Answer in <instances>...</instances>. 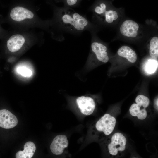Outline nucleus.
I'll return each instance as SVG.
<instances>
[{"instance_id":"39448f33","label":"nucleus","mask_w":158,"mask_h":158,"mask_svg":"<svg viewBox=\"0 0 158 158\" xmlns=\"http://www.w3.org/2000/svg\"><path fill=\"white\" fill-rule=\"evenodd\" d=\"M93 31L91 32L92 40L91 45V50L97 59L102 62L106 63L109 59L107 47L99 41L96 40Z\"/></svg>"},{"instance_id":"f3484780","label":"nucleus","mask_w":158,"mask_h":158,"mask_svg":"<svg viewBox=\"0 0 158 158\" xmlns=\"http://www.w3.org/2000/svg\"><path fill=\"white\" fill-rule=\"evenodd\" d=\"M158 67V62L154 59H149L146 63L145 69L146 72L150 74L154 73Z\"/></svg>"},{"instance_id":"f8f14e48","label":"nucleus","mask_w":158,"mask_h":158,"mask_svg":"<svg viewBox=\"0 0 158 158\" xmlns=\"http://www.w3.org/2000/svg\"><path fill=\"white\" fill-rule=\"evenodd\" d=\"M36 147L32 142L28 141L26 142L24 146L23 151H19L16 154V158H31L33 156Z\"/></svg>"},{"instance_id":"2eb2a0df","label":"nucleus","mask_w":158,"mask_h":158,"mask_svg":"<svg viewBox=\"0 0 158 158\" xmlns=\"http://www.w3.org/2000/svg\"><path fill=\"white\" fill-rule=\"evenodd\" d=\"M129 111L132 116L137 117L140 120L144 119L147 116V112L146 108L137 104H133L130 107Z\"/></svg>"},{"instance_id":"f257e3e1","label":"nucleus","mask_w":158,"mask_h":158,"mask_svg":"<svg viewBox=\"0 0 158 158\" xmlns=\"http://www.w3.org/2000/svg\"><path fill=\"white\" fill-rule=\"evenodd\" d=\"M54 11V24L62 40L64 39L65 33L79 35L85 31H92L94 26L86 16L79 14L72 8L56 7Z\"/></svg>"},{"instance_id":"412c9836","label":"nucleus","mask_w":158,"mask_h":158,"mask_svg":"<svg viewBox=\"0 0 158 158\" xmlns=\"http://www.w3.org/2000/svg\"><path fill=\"white\" fill-rule=\"evenodd\" d=\"M155 105L156 106V107L158 109V99L156 100V101L155 102Z\"/></svg>"},{"instance_id":"4468645a","label":"nucleus","mask_w":158,"mask_h":158,"mask_svg":"<svg viewBox=\"0 0 158 158\" xmlns=\"http://www.w3.org/2000/svg\"><path fill=\"white\" fill-rule=\"evenodd\" d=\"M118 17V12L110 7L98 20L102 23L110 24L116 20Z\"/></svg>"},{"instance_id":"6e6552de","label":"nucleus","mask_w":158,"mask_h":158,"mask_svg":"<svg viewBox=\"0 0 158 158\" xmlns=\"http://www.w3.org/2000/svg\"><path fill=\"white\" fill-rule=\"evenodd\" d=\"M10 16L13 20L21 22L26 20L33 18L34 14L32 11L25 8L16 6L11 10Z\"/></svg>"},{"instance_id":"f03ea898","label":"nucleus","mask_w":158,"mask_h":158,"mask_svg":"<svg viewBox=\"0 0 158 158\" xmlns=\"http://www.w3.org/2000/svg\"><path fill=\"white\" fill-rule=\"evenodd\" d=\"M126 142V138L122 133H114L110 137L107 145L109 153L112 156H117L125 150Z\"/></svg>"},{"instance_id":"7ed1b4c3","label":"nucleus","mask_w":158,"mask_h":158,"mask_svg":"<svg viewBox=\"0 0 158 158\" xmlns=\"http://www.w3.org/2000/svg\"><path fill=\"white\" fill-rule=\"evenodd\" d=\"M116 123V120L114 117L106 114L97 121L95 127L97 132L107 136L113 132Z\"/></svg>"},{"instance_id":"9d476101","label":"nucleus","mask_w":158,"mask_h":158,"mask_svg":"<svg viewBox=\"0 0 158 158\" xmlns=\"http://www.w3.org/2000/svg\"><path fill=\"white\" fill-rule=\"evenodd\" d=\"M25 41V38L23 35L20 34L13 35L7 41V48L11 52H17L22 47Z\"/></svg>"},{"instance_id":"6ab92c4d","label":"nucleus","mask_w":158,"mask_h":158,"mask_svg":"<svg viewBox=\"0 0 158 158\" xmlns=\"http://www.w3.org/2000/svg\"><path fill=\"white\" fill-rule=\"evenodd\" d=\"M57 1L63 2L64 6L73 8L79 6L81 1L80 0H57Z\"/></svg>"},{"instance_id":"9b49d317","label":"nucleus","mask_w":158,"mask_h":158,"mask_svg":"<svg viewBox=\"0 0 158 158\" xmlns=\"http://www.w3.org/2000/svg\"><path fill=\"white\" fill-rule=\"evenodd\" d=\"M110 2L106 0H96L89 8L95 17L98 20L111 6Z\"/></svg>"},{"instance_id":"20e7f679","label":"nucleus","mask_w":158,"mask_h":158,"mask_svg":"<svg viewBox=\"0 0 158 158\" xmlns=\"http://www.w3.org/2000/svg\"><path fill=\"white\" fill-rule=\"evenodd\" d=\"M141 28L136 22L130 20L124 21L120 27L121 34L125 37L130 38H135L141 34Z\"/></svg>"},{"instance_id":"4be33fe9","label":"nucleus","mask_w":158,"mask_h":158,"mask_svg":"<svg viewBox=\"0 0 158 158\" xmlns=\"http://www.w3.org/2000/svg\"><path fill=\"white\" fill-rule=\"evenodd\" d=\"M81 1H82V0H80Z\"/></svg>"},{"instance_id":"a211bd4d","label":"nucleus","mask_w":158,"mask_h":158,"mask_svg":"<svg viewBox=\"0 0 158 158\" xmlns=\"http://www.w3.org/2000/svg\"><path fill=\"white\" fill-rule=\"evenodd\" d=\"M135 102L138 105L147 108L150 104V100L147 97L142 95H138L135 98Z\"/></svg>"},{"instance_id":"aec40b11","label":"nucleus","mask_w":158,"mask_h":158,"mask_svg":"<svg viewBox=\"0 0 158 158\" xmlns=\"http://www.w3.org/2000/svg\"><path fill=\"white\" fill-rule=\"evenodd\" d=\"M18 72L22 76L25 77H29L32 74V72L28 68L24 67H18L17 69Z\"/></svg>"},{"instance_id":"1a4fd4ad","label":"nucleus","mask_w":158,"mask_h":158,"mask_svg":"<svg viewBox=\"0 0 158 158\" xmlns=\"http://www.w3.org/2000/svg\"><path fill=\"white\" fill-rule=\"evenodd\" d=\"M68 145V142L67 137L64 135H59L53 139L50 146V150L54 154L59 155L61 154L64 149Z\"/></svg>"},{"instance_id":"ddd939ff","label":"nucleus","mask_w":158,"mask_h":158,"mask_svg":"<svg viewBox=\"0 0 158 158\" xmlns=\"http://www.w3.org/2000/svg\"><path fill=\"white\" fill-rule=\"evenodd\" d=\"M117 54L120 56L127 59L131 63H135L137 59L135 52L127 46L121 47L118 50Z\"/></svg>"},{"instance_id":"423d86ee","label":"nucleus","mask_w":158,"mask_h":158,"mask_svg":"<svg viewBox=\"0 0 158 158\" xmlns=\"http://www.w3.org/2000/svg\"><path fill=\"white\" fill-rule=\"evenodd\" d=\"M76 102L81 113L85 115L92 114L95 108L94 100L90 97L82 96L78 97L76 99Z\"/></svg>"},{"instance_id":"dca6fc26","label":"nucleus","mask_w":158,"mask_h":158,"mask_svg":"<svg viewBox=\"0 0 158 158\" xmlns=\"http://www.w3.org/2000/svg\"><path fill=\"white\" fill-rule=\"evenodd\" d=\"M149 53L151 57L154 59L158 57V37H152L150 41Z\"/></svg>"},{"instance_id":"0eeeda50","label":"nucleus","mask_w":158,"mask_h":158,"mask_svg":"<svg viewBox=\"0 0 158 158\" xmlns=\"http://www.w3.org/2000/svg\"><path fill=\"white\" fill-rule=\"evenodd\" d=\"M18 123L16 117L8 110H0V128L8 129L16 126Z\"/></svg>"}]
</instances>
